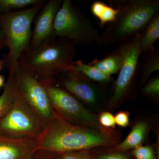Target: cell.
<instances>
[{
  "mask_svg": "<svg viewBox=\"0 0 159 159\" xmlns=\"http://www.w3.org/2000/svg\"><path fill=\"white\" fill-rule=\"evenodd\" d=\"M121 134H108L100 131L72 125L57 117L43 126L36 139L35 151L61 153L114 147L119 143Z\"/></svg>",
  "mask_w": 159,
  "mask_h": 159,
  "instance_id": "cell-1",
  "label": "cell"
},
{
  "mask_svg": "<svg viewBox=\"0 0 159 159\" xmlns=\"http://www.w3.org/2000/svg\"><path fill=\"white\" fill-rule=\"evenodd\" d=\"M118 14L99 35L97 44L102 47L120 43L142 33L158 13L159 0H109Z\"/></svg>",
  "mask_w": 159,
  "mask_h": 159,
  "instance_id": "cell-2",
  "label": "cell"
},
{
  "mask_svg": "<svg viewBox=\"0 0 159 159\" xmlns=\"http://www.w3.org/2000/svg\"><path fill=\"white\" fill-rule=\"evenodd\" d=\"M76 53L75 44L59 38L28 50L19 60L18 66L39 80L56 79L63 74L76 71L74 59Z\"/></svg>",
  "mask_w": 159,
  "mask_h": 159,
  "instance_id": "cell-3",
  "label": "cell"
},
{
  "mask_svg": "<svg viewBox=\"0 0 159 159\" xmlns=\"http://www.w3.org/2000/svg\"><path fill=\"white\" fill-rule=\"evenodd\" d=\"M43 3L27 9L1 14L0 24L6 38L8 53L3 59L4 65L11 75L18 66L19 60L29 48L33 20Z\"/></svg>",
  "mask_w": 159,
  "mask_h": 159,
  "instance_id": "cell-4",
  "label": "cell"
},
{
  "mask_svg": "<svg viewBox=\"0 0 159 159\" xmlns=\"http://www.w3.org/2000/svg\"><path fill=\"white\" fill-rule=\"evenodd\" d=\"M44 87L57 117L72 125L99 130L108 134H121L118 129H108L99 123L97 115L87 108L77 98L62 88L56 79L39 80Z\"/></svg>",
  "mask_w": 159,
  "mask_h": 159,
  "instance_id": "cell-5",
  "label": "cell"
},
{
  "mask_svg": "<svg viewBox=\"0 0 159 159\" xmlns=\"http://www.w3.org/2000/svg\"><path fill=\"white\" fill-rule=\"evenodd\" d=\"M143 31L119 43L118 47L124 56V62L113 84L107 103L109 111L119 108L124 102L137 99L136 84L140 56L139 43Z\"/></svg>",
  "mask_w": 159,
  "mask_h": 159,
  "instance_id": "cell-6",
  "label": "cell"
},
{
  "mask_svg": "<svg viewBox=\"0 0 159 159\" xmlns=\"http://www.w3.org/2000/svg\"><path fill=\"white\" fill-rule=\"evenodd\" d=\"M56 37L69 40L77 45L90 46L99 40V31L88 18L74 7L71 0H63L55 16Z\"/></svg>",
  "mask_w": 159,
  "mask_h": 159,
  "instance_id": "cell-7",
  "label": "cell"
},
{
  "mask_svg": "<svg viewBox=\"0 0 159 159\" xmlns=\"http://www.w3.org/2000/svg\"><path fill=\"white\" fill-rule=\"evenodd\" d=\"M9 76L13 77L19 96L43 126L57 117L39 80L18 66Z\"/></svg>",
  "mask_w": 159,
  "mask_h": 159,
  "instance_id": "cell-8",
  "label": "cell"
},
{
  "mask_svg": "<svg viewBox=\"0 0 159 159\" xmlns=\"http://www.w3.org/2000/svg\"><path fill=\"white\" fill-rule=\"evenodd\" d=\"M43 127L17 93L10 110L0 121V135L14 139H36Z\"/></svg>",
  "mask_w": 159,
  "mask_h": 159,
  "instance_id": "cell-9",
  "label": "cell"
},
{
  "mask_svg": "<svg viewBox=\"0 0 159 159\" xmlns=\"http://www.w3.org/2000/svg\"><path fill=\"white\" fill-rule=\"evenodd\" d=\"M56 81L80 102L92 107L99 106L107 99V86L92 81L76 71L61 74Z\"/></svg>",
  "mask_w": 159,
  "mask_h": 159,
  "instance_id": "cell-10",
  "label": "cell"
},
{
  "mask_svg": "<svg viewBox=\"0 0 159 159\" xmlns=\"http://www.w3.org/2000/svg\"><path fill=\"white\" fill-rule=\"evenodd\" d=\"M62 0H51L42 7L34 21L29 50L37 48L56 38L54 21Z\"/></svg>",
  "mask_w": 159,
  "mask_h": 159,
  "instance_id": "cell-11",
  "label": "cell"
},
{
  "mask_svg": "<svg viewBox=\"0 0 159 159\" xmlns=\"http://www.w3.org/2000/svg\"><path fill=\"white\" fill-rule=\"evenodd\" d=\"M36 139H14L0 135V159H30Z\"/></svg>",
  "mask_w": 159,
  "mask_h": 159,
  "instance_id": "cell-12",
  "label": "cell"
},
{
  "mask_svg": "<svg viewBox=\"0 0 159 159\" xmlns=\"http://www.w3.org/2000/svg\"><path fill=\"white\" fill-rule=\"evenodd\" d=\"M154 119L150 117H145L137 119L125 140L113 148L121 151L129 152L148 143L149 133L153 127Z\"/></svg>",
  "mask_w": 159,
  "mask_h": 159,
  "instance_id": "cell-13",
  "label": "cell"
},
{
  "mask_svg": "<svg viewBox=\"0 0 159 159\" xmlns=\"http://www.w3.org/2000/svg\"><path fill=\"white\" fill-rule=\"evenodd\" d=\"M124 62V56L118 47L115 51L109 53L104 58L95 59L89 63L107 75L111 76L117 74L122 68Z\"/></svg>",
  "mask_w": 159,
  "mask_h": 159,
  "instance_id": "cell-14",
  "label": "cell"
},
{
  "mask_svg": "<svg viewBox=\"0 0 159 159\" xmlns=\"http://www.w3.org/2000/svg\"><path fill=\"white\" fill-rule=\"evenodd\" d=\"M159 38V12L151 20L140 38V55L154 51L153 45Z\"/></svg>",
  "mask_w": 159,
  "mask_h": 159,
  "instance_id": "cell-15",
  "label": "cell"
},
{
  "mask_svg": "<svg viewBox=\"0 0 159 159\" xmlns=\"http://www.w3.org/2000/svg\"><path fill=\"white\" fill-rule=\"evenodd\" d=\"M141 62H139V74H140L139 86L142 87L148 81L152 73L159 70V51L155 50L142 54Z\"/></svg>",
  "mask_w": 159,
  "mask_h": 159,
  "instance_id": "cell-16",
  "label": "cell"
},
{
  "mask_svg": "<svg viewBox=\"0 0 159 159\" xmlns=\"http://www.w3.org/2000/svg\"><path fill=\"white\" fill-rule=\"evenodd\" d=\"M74 64L75 70L98 84L107 86L114 81L111 76L104 74L94 66L87 64L82 61H74Z\"/></svg>",
  "mask_w": 159,
  "mask_h": 159,
  "instance_id": "cell-17",
  "label": "cell"
},
{
  "mask_svg": "<svg viewBox=\"0 0 159 159\" xmlns=\"http://www.w3.org/2000/svg\"><path fill=\"white\" fill-rule=\"evenodd\" d=\"M17 96V90L13 77L9 76L0 95V121L10 110Z\"/></svg>",
  "mask_w": 159,
  "mask_h": 159,
  "instance_id": "cell-18",
  "label": "cell"
},
{
  "mask_svg": "<svg viewBox=\"0 0 159 159\" xmlns=\"http://www.w3.org/2000/svg\"><path fill=\"white\" fill-rule=\"evenodd\" d=\"M92 14L99 20L100 27L104 28L116 19L118 10L101 1H96L91 7Z\"/></svg>",
  "mask_w": 159,
  "mask_h": 159,
  "instance_id": "cell-19",
  "label": "cell"
},
{
  "mask_svg": "<svg viewBox=\"0 0 159 159\" xmlns=\"http://www.w3.org/2000/svg\"><path fill=\"white\" fill-rule=\"evenodd\" d=\"M44 2L43 0H0V14L19 11Z\"/></svg>",
  "mask_w": 159,
  "mask_h": 159,
  "instance_id": "cell-20",
  "label": "cell"
},
{
  "mask_svg": "<svg viewBox=\"0 0 159 159\" xmlns=\"http://www.w3.org/2000/svg\"><path fill=\"white\" fill-rule=\"evenodd\" d=\"M95 159H134L129 152L115 149L113 147H101L90 149Z\"/></svg>",
  "mask_w": 159,
  "mask_h": 159,
  "instance_id": "cell-21",
  "label": "cell"
},
{
  "mask_svg": "<svg viewBox=\"0 0 159 159\" xmlns=\"http://www.w3.org/2000/svg\"><path fill=\"white\" fill-rule=\"evenodd\" d=\"M129 152L134 159H159V138L155 144L141 145Z\"/></svg>",
  "mask_w": 159,
  "mask_h": 159,
  "instance_id": "cell-22",
  "label": "cell"
},
{
  "mask_svg": "<svg viewBox=\"0 0 159 159\" xmlns=\"http://www.w3.org/2000/svg\"><path fill=\"white\" fill-rule=\"evenodd\" d=\"M141 93L143 96L148 97L156 102H159V75L148 80L145 84L141 87Z\"/></svg>",
  "mask_w": 159,
  "mask_h": 159,
  "instance_id": "cell-23",
  "label": "cell"
},
{
  "mask_svg": "<svg viewBox=\"0 0 159 159\" xmlns=\"http://www.w3.org/2000/svg\"><path fill=\"white\" fill-rule=\"evenodd\" d=\"M61 159H95L90 150H82L63 152Z\"/></svg>",
  "mask_w": 159,
  "mask_h": 159,
  "instance_id": "cell-24",
  "label": "cell"
},
{
  "mask_svg": "<svg viewBox=\"0 0 159 159\" xmlns=\"http://www.w3.org/2000/svg\"><path fill=\"white\" fill-rule=\"evenodd\" d=\"M100 124L105 128L116 129V123L113 115L109 111L100 112L97 115Z\"/></svg>",
  "mask_w": 159,
  "mask_h": 159,
  "instance_id": "cell-25",
  "label": "cell"
},
{
  "mask_svg": "<svg viewBox=\"0 0 159 159\" xmlns=\"http://www.w3.org/2000/svg\"><path fill=\"white\" fill-rule=\"evenodd\" d=\"M30 159H61L60 154L48 151L35 150Z\"/></svg>",
  "mask_w": 159,
  "mask_h": 159,
  "instance_id": "cell-26",
  "label": "cell"
},
{
  "mask_svg": "<svg viewBox=\"0 0 159 159\" xmlns=\"http://www.w3.org/2000/svg\"><path fill=\"white\" fill-rule=\"evenodd\" d=\"M129 116L130 114L128 111H120L114 116L116 124L121 127H127L129 125Z\"/></svg>",
  "mask_w": 159,
  "mask_h": 159,
  "instance_id": "cell-27",
  "label": "cell"
},
{
  "mask_svg": "<svg viewBox=\"0 0 159 159\" xmlns=\"http://www.w3.org/2000/svg\"><path fill=\"white\" fill-rule=\"evenodd\" d=\"M7 48V44L5 34L0 24V50Z\"/></svg>",
  "mask_w": 159,
  "mask_h": 159,
  "instance_id": "cell-28",
  "label": "cell"
},
{
  "mask_svg": "<svg viewBox=\"0 0 159 159\" xmlns=\"http://www.w3.org/2000/svg\"><path fill=\"white\" fill-rule=\"evenodd\" d=\"M5 84V77L3 75L0 74V89L3 88Z\"/></svg>",
  "mask_w": 159,
  "mask_h": 159,
  "instance_id": "cell-29",
  "label": "cell"
},
{
  "mask_svg": "<svg viewBox=\"0 0 159 159\" xmlns=\"http://www.w3.org/2000/svg\"><path fill=\"white\" fill-rule=\"evenodd\" d=\"M4 67H5V65H4V62L3 60L0 59V71L2 70Z\"/></svg>",
  "mask_w": 159,
  "mask_h": 159,
  "instance_id": "cell-30",
  "label": "cell"
},
{
  "mask_svg": "<svg viewBox=\"0 0 159 159\" xmlns=\"http://www.w3.org/2000/svg\"><path fill=\"white\" fill-rule=\"evenodd\" d=\"M0 17H1V14H0Z\"/></svg>",
  "mask_w": 159,
  "mask_h": 159,
  "instance_id": "cell-31",
  "label": "cell"
}]
</instances>
